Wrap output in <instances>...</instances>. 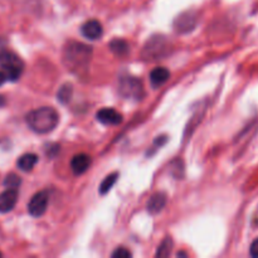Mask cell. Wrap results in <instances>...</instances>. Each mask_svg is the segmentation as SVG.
Returning a JSON list of instances; mask_svg holds the SVG:
<instances>
[{"label":"cell","mask_w":258,"mask_h":258,"mask_svg":"<svg viewBox=\"0 0 258 258\" xmlns=\"http://www.w3.org/2000/svg\"><path fill=\"white\" fill-rule=\"evenodd\" d=\"M92 58V48L85 43L71 40L63 48V63L73 73H81L87 70Z\"/></svg>","instance_id":"6da1fadb"},{"label":"cell","mask_w":258,"mask_h":258,"mask_svg":"<svg viewBox=\"0 0 258 258\" xmlns=\"http://www.w3.org/2000/svg\"><path fill=\"white\" fill-rule=\"evenodd\" d=\"M28 126L37 134H48L55 128L59 122V115L53 107L37 108L30 111L25 117Z\"/></svg>","instance_id":"7a4b0ae2"},{"label":"cell","mask_w":258,"mask_h":258,"mask_svg":"<svg viewBox=\"0 0 258 258\" xmlns=\"http://www.w3.org/2000/svg\"><path fill=\"white\" fill-rule=\"evenodd\" d=\"M0 67L3 68V72L7 75L8 80L17 81L23 73L24 63L14 52L4 49L0 53Z\"/></svg>","instance_id":"3957f363"},{"label":"cell","mask_w":258,"mask_h":258,"mask_svg":"<svg viewBox=\"0 0 258 258\" xmlns=\"http://www.w3.org/2000/svg\"><path fill=\"white\" fill-rule=\"evenodd\" d=\"M118 92L126 98L140 100L144 96L143 82L136 77H131V76L121 77L120 85H118Z\"/></svg>","instance_id":"277c9868"},{"label":"cell","mask_w":258,"mask_h":258,"mask_svg":"<svg viewBox=\"0 0 258 258\" xmlns=\"http://www.w3.org/2000/svg\"><path fill=\"white\" fill-rule=\"evenodd\" d=\"M48 203H49V196H48L47 191H38L30 199L29 204H28V212L34 218H39V217H42L47 212Z\"/></svg>","instance_id":"5b68a950"},{"label":"cell","mask_w":258,"mask_h":258,"mask_svg":"<svg viewBox=\"0 0 258 258\" xmlns=\"http://www.w3.org/2000/svg\"><path fill=\"white\" fill-rule=\"evenodd\" d=\"M198 17L194 12H185L178 15L174 22V29L178 33H189L196 28Z\"/></svg>","instance_id":"8992f818"},{"label":"cell","mask_w":258,"mask_h":258,"mask_svg":"<svg viewBox=\"0 0 258 258\" xmlns=\"http://www.w3.org/2000/svg\"><path fill=\"white\" fill-rule=\"evenodd\" d=\"M97 121L106 126H117L122 122V116L113 108H102L96 115Z\"/></svg>","instance_id":"52a82bcc"},{"label":"cell","mask_w":258,"mask_h":258,"mask_svg":"<svg viewBox=\"0 0 258 258\" xmlns=\"http://www.w3.org/2000/svg\"><path fill=\"white\" fill-rule=\"evenodd\" d=\"M81 33H82L83 37L87 38V39L96 40V39H100V38L102 37L103 28L98 20L92 19V20H88V22H86L85 24L82 25V28H81Z\"/></svg>","instance_id":"ba28073f"},{"label":"cell","mask_w":258,"mask_h":258,"mask_svg":"<svg viewBox=\"0 0 258 258\" xmlns=\"http://www.w3.org/2000/svg\"><path fill=\"white\" fill-rule=\"evenodd\" d=\"M18 202L17 189H7L0 194V213H8L13 211Z\"/></svg>","instance_id":"9c48e42d"},{"label":"cell","mask_w":258,"mask_h":258,"mask_svg":"<svg viewBox=\"0 0 258 258\" xmlns=\"http://www.w3.org/2000/svg\"><path fill=\"white\" fill-rule=\"evenodd\" d=\"M92 159L87 154H78V155L73 156L72 161H71V168H72L73 173L76 175H81V174L86 173L88 168L91 166Z\"/></svg>","instance_id":"30bf717a"},{"label":"cell","mask_w":258,"mask_h":258,"mask_svg":"<svg viewBox=\"0 0 258 258\" xmlns=\"http://www.w3.org/2000/svg\"><path fill=\"white\" fill-rule=\"evenodd\" d=\"M166 206V194L163 191H158L154 196L150 197L148 204H146V209L150 214H156L159 212L163 211L164 207Z\"/></svg>","instance_id":"8fae6325"},{"label":"cell","mask_w":258,"mask_h":258,"mask_svg":"<svg viewBox=\"0 0 258 258\" xmlns=\"http://www.w3.org/2000/svg\"><path fill=\"white\" fill-rule=\"evenodd\" d=\"M169 77H170V72H169L166 68L164 67L155 68V70L151 71L150 73L151 85H153L155 88L160 87V86H163L164 83L169 80Z\"/></svg>","instance_id":"7c38bea8"},{"label":"cell","mask_w":258,"mask_h":258,"mask_svg":"<svg viewBox=\"0 0 258 258\" xmlns=\"http://www.w3.org/2000/svg\"><path fill=\"white\" fill-rule=\"evenodd\" d=\"M38 163V156L35 154H24L19 158L17 165L20 170L30 171L34 168L35 164Z\"/></svg>","instance_id":"4fadbf2b"},{"label":"cell","mask_w":258,"mask_h":258,"mask_svg":"<svg viewBox=\"0 0 258 258\" xmlns=\"http://www.w3.org/2000/svg\"><path fill=\"white\" fill-rule=\"evenodd\" d=\"M110 49L116 55H125L128 52V44L123 39H113L110 43Z\"/></svg>","instance_id":"5bb4252c"},{"label":"cell","mask_w":258,"mask_h":258,"mask_svg":"<svg viewBox=\"0 0 258 258\" xmlns=\"http://www.w3.org/2000/svg\"><path fill=\"white\" fill-rule=\"evenodd\" d=\"M117 176H118L117 173H112V174H110V175L106 176V178L103 179L102 183H101L100 193L101 194L108 193V191L111 190V188H112V186L115 185L116 180H117Z\"/></svg>","instance_id":"9a60e30c"},{"label":"cell","mask_w":258,"mask_h":258,"mask_svg":"<svg viewBox=\"0 0 258 258\" xmlns=\"http://www.w3.org/2000/svg\"><path fill=\"white\" fill-rule=\"evenodd\" d=\"M171 248H173V241H171L170 237H166L163 242L160 243V246L158 247V252H156V257H168L170 256Z\"/></svg>","instance_id":"2e32d148"},{"label":"cell","mask_w":258,"mask_h":258,"mask_svg":"<svg viewBox=\"0 0 258 258\" xmlns=\"http://www.w3.org/2000/svg\"><path fill=\"white\" fill-rule=\"evenodd\" d=\"M73 88L71 85H63L57 93V98L60 103H68L72 97Z\"/></svg>","instance_id":"e0dca14e"},{"label":"cell","mask_w":258,"mask_h":258,"mask_svg":"<svg viewBox=\"0 0 258 258\" xmlns=\"http://www.w3.org/2000/svg\"><path fill=\"white\" fill-rule=\"evenodd\" d=\"M20 183H22V180H20L19 176L14 173H10L9 175H7V178H5L4 186L8 189H18L19 188Z\"/></svg>","instance_id":"ac0fdd59"},{"label":"cell","mask_w":258,"mask_h":258,"mask_svg":"<svg viewBox=\"0 0 258 258\" xmlns=\"http://www.w3.org/2000/svg\"><path fill=\"white\" fill-rule=\"evenodd\" d=\"M113 258H130L131 253L126 248H117L112 253Z\"/></svg>","instance_id":"d6986e66"},{"label":"cell","mask_w":258,"mask_h":258,"mask_svg":"<svg viewBox=\"0 0 258 258\" xmlns=\"http://www.w3.org/2000/svg\"><path fill=\"white\" fill-rule=\"evenodd\" d=\"M249 253H251L252 257L258 258V238L252 242L251 248H249Z\"/></svg>","instance_id":"ffe728a7"},{"label":"cell","mask_w":258,"mask_h":258,"mask_svg":"<svg viewBox=\"0 0 258 258\" xmlns=\"http://www.w3.org/2000/svg\"><path fill=\"white\" fill-rule=\"evenodd\" d=\"M7 80H8L7 75H5V73L3 72V71H0V86L4 85V83L7 82Z\"/></svg>","instance_id":"44dd1931"},{"label":"cell","mask_w":258,"mask_h":258,"mask_svg":"<svg viewBox=\"0 0 258 258\" xmlns=\"http://www.w3.org/2000/svg\"><path fill=\"white\" fill-rule=\"evenodd\" d=\"M4 49H7V40L0 38V53H2Z\"/></svg>","instance_id":"7402d4cb"},{"label":"cell","mask_w":258,"mask_h":258,"mask_svg":"<svg viewBox=\"0 0 258 258\" xmlns=\"http://www.w3.org/2000/svg\"><path fill=\"white\" fill-rule=\"evenodd\" d=\"M5 103H7V100H5L4 96L0 95V107H3V106H5Z\"/></svg>","instance_id":"603a6c76"},{"label":"cell","mask_w":258,"mask_h":258,"mask_svg":"<svg viewBox=\"0 0 258 258\" xmlns=\"http://www.w3.org/2000/svg\"><path fill=\"white\" fill-rule=\"evenodd\" d=\"M0 257H2V253H0Z\"/></svg>","instance_id":"cb8c5ba5"}]
</instances>
